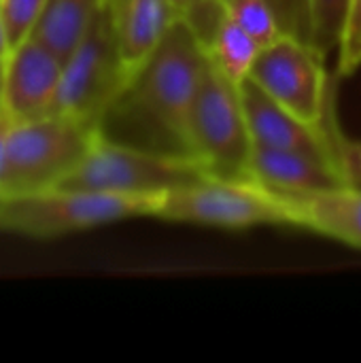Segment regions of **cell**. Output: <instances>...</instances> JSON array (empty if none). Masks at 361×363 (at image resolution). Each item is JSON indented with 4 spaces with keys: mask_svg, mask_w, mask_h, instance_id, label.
I'll return each mask as SVG.
<instances>
[{
    "mask_svg": "<svg viewBox=\"0 0 361 363\" xmlns=\"http://www.w3.org/2000/svg\"><path fill=\"white\" fill-rule=\"evenodd\" d=\"M209 53L202 38L177 19L151 57L104 111L102 138L170 155H191L189 119Z\"/></svg>",
    "mask_w": 361,
    "mask_h": 363,
    "instance_id": "1",
    "label": "cell"
},
{
    "mask_svg": "<svg viewBox=\"0 0 361 363\" xmlns=\"http://www.w3.org/2000/svg\"><path fill=\"white\" fill-rule=\"evenodd\" d=\"M153 217L223 230L255 225H296L291 202L251 177L204 174L198 181L162 194Z\"/></svg>",
    "mask_w": 361,
    "mask_h": 363,
    "instance_id": "2",
    "label": "cell"
},
{
    "mask_svg": "<svg viewBox=\"0 0 361 363\" xmlns=\"http://www.w3.org/2000/svg\"><path fill=\"white\" fill-rule=\"evenodd\" d=\"M157 198L51 187L0 198V232L55 238L98 225L153 217Z\"/></svg>",
    "mask_w": 361,
    "mask_h": 363,
    "instance_id": "3",
    "label": "cell"
},
{
    "mask_svg": "<svg viewBox=\"0 0 361 363\" xmlns=\"http://www.w3.org/2000/svg\"><path fill=\"white\" fill-rule=\"evenodd\" d=\"M98 136L96 125L60 113L11 121L2 196L55 187L83 160Z\"/></svg>",
    "mask_w": 361,
    "mask_h": 363,
    "instance_id": "4",
    "label": "cell"
},
{
    "mask_svg": "<svg viewBox=\"0 0 361 363\" xmlns=\"http://www.w3.org/2000/svg\"><path fill=\"white\" fill-rule=\"evenodd\" d=\"M204 174L211 172L196 157L160 153L98 136L83 160L55 187L160 198Z\"/></svg>",
    "mask_w": 361,
    "mask_h": 363,
    "instance_id": "5",
    "label": "cell"
},
{
    "mask_svg": "<svg viewBox=\"0 0 361 363\" xmlns=\"http://www.w3.org/2000/svg\"><path fill=\"white\" fill-rule=\"evenodd\" d=\"M191 155L219 177H247L253 138L249 134L240 85L209 57L189 119Z\"/></svg>",
    "mask_w": 361,
    "mask_h": 363,
    "instance_id": "6",
    "label": "cell"
},
{
    "mask_svg": "<svg viewBox=\"0 0 361 363\" xmlns=\"http://www.w3.org/2000/svg\"><path fill=\"white\" fill-rule=\"evenodd\" d=\"M128 83L106 6L83 40L64 60L51 113L68 115L98 128L104 111Z\"/></svg>",
    "mask_w": 361,
    "mask_h": 363,
    "instance_id": "7",
    "label": "cell"
},
{
    "mask_svg": "<svg viewBox=\"0 0 361 363\" xmlns=\"http://www.w3.org/2000/svg\"><path fill=\"white\" fill-rule=\"evenodd\" d=\"M323 55L309 38L287 32L260 51L249 79L306 123L321 125L332 108Z\"/></svg>",
    "mask_w": 361,
    "mask_h": 363,
    "instance_id": "8",
    "label": "cell"
},
{
    "mask_svg": "<svg viewBox=\"0 0 361 363\" xmlns=\"http://www.w3.org/2000/svg\"><path fill=\"white\" fill-rule=\"evenodd\" d=\"M64 60L34 36L17 43L4 57V104L11 121L51 113Z\"/></svg>",
    "mask_w": 361,
    "mask_h": 363,
    "instance_id": "9",
    "label": "cell"
},
{
    "mask_svg": "<svg viewBox=\"0 0 361 363\" xmlns=\"http://www.w3.org/2000/svg\"><path fill=\"white\" fill-rule=\"evenodd\" d=\"M240 98L243 108L249 125V134L253 145L274 147V149H289V151H304L328 162H336L328 121L321 125L306 123L279 102H274L257 83L247 79L240 83ZM328 119V117H326Z\"/></svg>",
    "mask_w": 361,
    "mask_h": 363,
    "instance_id": "10",
    "label": "cell"
},
{
    "mask_svg": "<svg viewBox=\"0 0 361 363\" xmlns=\"http://www.w3.org/2000/svg\"><path fill=\"white\" fill-rule=\"evenodd\" d=\"M247 177L285 198L349 187L345 174L334 162L304 151L274 149L264 145H253Z\"/></svg>",
    "mask_w": 361,
    "mask_h": 363,
    "instance_id": "11",
    "label": "cell"
},
{
    "mask_svg": "<svg viewBox=\"0 0 361 363\" xmlns=\"http://www.w3.org/2000/svg\"><path fill=\"white\" fill-rule=\"evenodd\" d=\"M104 6L130 81L179 17L168 0H104Z\"/></svg>",
    "mask_w": 361,
    "mask_h": 363,
    "instance_id": "12",
    "label": "cell"
},
{
    "mask_svg": "<svg viewBox=\"0 0 361 363\" xmlns=\"http://www.w3.org/2000/svg\"><path fill=\"white\" fill-rule=\"evenodd\" d=\"M287 200L294 206L298 228L361 249V189L343 187Z\"/></svg>",
    "mask_w": 361,
    "mask_h": 363,
    "instance_id": "13",
    "label": "cell"
},
{
    "mask_svg": "<svg viewBox=\"0 0 361 363\" xmlns=\"http://www.w3.org/2000/svg\"><path fill=\"white\" fill-rule=\"evenodd\" d=\"M102 6L104 0H47L30 36L66 60L83 40Z\"/></svg>",
    "mask_w": 361,
    "mask_h": 363,
    "instance_id": "14",
    "label": "cell"
},
{
    "mask_svg": "<svg viewBox=\"0 0 361 363\" xmlns=\"http://www.w3.org/2000/svg\"><path fill=\"white\" fill-rule=\"evenodd\" d=\"M204 47L211 62L236 85L245 83L251 77L255 60L262 51V47L236 21L228 17L226 9Z\"/></svg>",
    "mask_w": 361,
    "mask_h": 363,
    "instance_id": "15",
    "label": "cell"
},
{
    "mask_svg": "<svg viewBox=\"0 0 361 363\" xmlns=\"http://www.w3.org/2000/svg\"><path fill=\"white\" fill-rule=\"evenodd\" d=\"M223 9L262 49L277 43L287 32H294L285 26L272 0H223Z\"/></svg>",
    "mask_w": 361,
    "mask_h": 363,
    "instance_id": "16",
    "label": "cell"
},
{
    "mask_svg": "<svg viewBox=\"0 0 361 363\" xmlns=\"http://www.w3.org/2000/svg\"><path fill=\"white\" fill-rule=\"evenodd\" d=\"M349 0H302L306 38L323 53L338 49Z\"/></svg>",
    "mask_w": 361,
    "mask_h": 363,
    "instance_id": "17",
    "label": "cell"
},
{
    "mask_svg": "<svg viewBox=\"0 0 361 363\" xmlns=\"http://www.w3.org/2000/svg\"><path fill=\"white\" fill-rule=\"evenodd\" d=\"M45 2L47 0H0L11 49L32 34Z\"/></svg>",
    "mask_w": 361,
    "mask_h": 363,
    "instance_id": "18",
    "label": "cell"
},
{
    "mask_svg": "<svg viewBox=\"0 0 361 363\" xmlns=\"http://www.w3.org/2000/svg\"><path fill=\"white\" fill-rule=\"evenodd\" d=\"M332 108H330L326 121H328V130H330V138H332V147H334L338 168L345 174L349 187L361 189V143L349 138L345 132H340Z\"/></svg>",
    "mask_w": 361,
    "mask_h": 363,
    "instance_id": "19",
    "label": "cell"
},
{
    "mask_svg": "<svg viewBox=\"0 0 361 363\" xmlns=\"http://www.w3.org/2000/svg\"><path fill=\"white\" fill-rule=\"evenodd\" d=\"M361 66V0H349L338 43V74H351Z\"/></svg>",
    "mask_w": 361,
    "mask_h": 363,
    "instance_id": "20",
    "label": "cell"
},
{
    "mask_svg": "<svg viewBox=\"0 0 361 363\" xmlns=\"http://www.w3.org/2000/svg\"><path fill=\"white\" fill-rule=\"evenodd\" d=\"M179 19H185L196 34L206 43L219 17L223 15V0H168Z\"/></svg>",
    "mask_w": 361,
    "mask_h": 363,
    "instance_id": "21",
    "label": "cell"
},
{
    "mask_svg": "<svg viewBox=\"0 0 361 363\" xmlns=\"http://www.w3.org/2000/svg\"><path fill=\"white\" fill-rule=\"evenodd\" d=\"M11 119L6 115H0V198H2V181H4V164H6V132H9Z\"/></svg>",
    "mask_w": 361,
    "mask_h": 363,
    "instance_id": "22",
    "label": "cell"
},
{
    "mask_svg": "<svg viewBox=\"0 0 361 363\" xmlns=\"http://www.w3.org/2000/svg\"><path fill=\"white\" fill-rule=\"evenodd\" d=\"M9 51H11V45H9L6 26H4V17H2V9H0V57H6Z\"/></svg>",
    "mask_w": 361,
    "mask_h": 363,
    "instance_id": "23",
    "label": "cell"
},
{
    "mask_svg": "<svg viewBox=\"0 0 361 363\" xmlns=\"http://www.w3.org/2000/svg\"><path fill=\"white\" fill-rule=\"evenodd\" d=\"M2 104H4V57H0V115H4Z\"/></svg>",
    "mask_w": 361,
    "mask_h": 363,
    "instance_id": "24",
    "label": "cell"
},
{
    "mask_svg": "<svg viewBox=\"0 0 361 363\" xmlns=\"http://www.w3.org/2000/svg\"><path fill=\"white\" fill-rule=\"evenodd\" d=\"M272 2H274V6L279 9V13L285 17V0H272Z\"/></svg>",
    "mask_w": 361,
    "mask_h": 363,
    "instance_id": "25",
    "label": "cell"
}]
</instances>
